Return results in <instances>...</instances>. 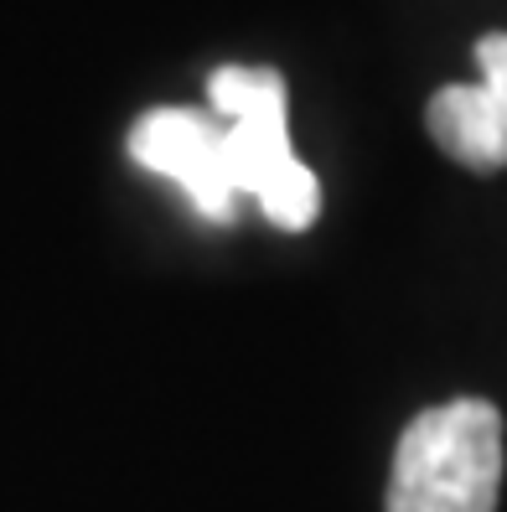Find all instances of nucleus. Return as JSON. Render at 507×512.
Here are the masks:
<instances>
[{
    "mask_svg": "<svg viewBox=\"0 0 507 512\" xmlns=\"http://www.w3.org/2000/svg\"><path fill=\"white\" fill-rule=\"evenodd\" d=\"M502 414L487 399L435 404L394 445L389 512H497Z\"/></svg>",
    "mask_w": 507,
    "mask_h": 512,
    "instance_id": "1",
    "label": "nucleus"
},
{
    "mask_svg": "<svg viewBox=\"0 0 507 512\" xmlns=\"http://www.w3.org/2000/svg\"><path fill=\"white\" fill-rule=\"evenodd\" d=\"M207 99L223 119L233 192L259 197L275 228L306 233L321 213V187L285 130V78L275 68H218Z\"/></svg>",
    "mask_w": 507,
    "mask_h": 512,
    "instance_id": "2",
    "label": "nucleus"
},
{
    "mask_svg": "<svg viewBox=\"0 0 507 512\" xmlns=\"http://www.w3.org/2000/svg\"><path fill=\"white\" fill-rule=\"evenodd\" d=\"M130 156L176 182L202 218L228 223L233 218V171L223 145V119H207L197 109H151L130 130Z\"/></svg>",
    "mask_w": 507,
    "mask_h": 512,
    "instance_id": "3",
    "label": "nucleus"
},
{
    "mask_svg": "<svg viewBox=\"0 0 507 512\" xmlns=\"http://www.w3.org/2000/svg\"><path fill=\"white\" fill-rule=\"evenodd\" d=\"M476 83H445L425 109L430 140L466 171L507 166V32L476 42Z\"/></svg>",
    "mask_w": 507,
    "mask_h": 512,
    "instance_id": "4",
    "label": "nucleus"
}]
</instances>
